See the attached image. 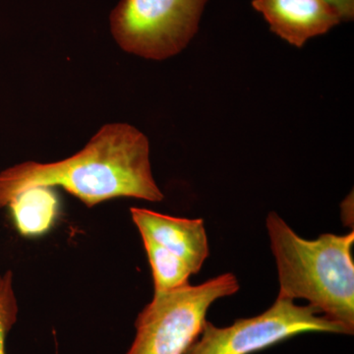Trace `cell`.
<instances>
[{
	"mask_svg": "<svg viewBox=\"0 0 354 354\" xmlns=\"http://www.w3.org/2000/svg\"><path fill=\"white\" fill-rule=\"evenodd\" d=\"M35 186H59L88 208L115 198L160 202L165 197L153 176L149 139L120 122L102 125L71 157L46 164L29 160L0 172V209Z\"/></svg>",
	"mask_w": 354,
	"mask_h": 354,
	"instance_id": "1",
	"label": "cell"
},
{
	"mask_svg": "<svg viewBox=\"0 0 354 354\" xmlns=\"http://www.w3.org/2000/svg\"><path fill=\"white\" fill-rule=\"evenodd\" d=\"M278 267L279 298H302L322 315L354 330V232L306 241L274 212L266 220Z\"/></svg>",
	"mask_w": 354,
	"mask_h": 354,
	"instance_id": "2",
	"label": "cell"
},
{
	"mask_svg": "<svg viewBox=\"0 0 354 354\" xmlns=\"http://www.w3.org/2000/svg\"><path fill=\"white\" fill-rule=\"evenodd\" d=\"M239 290L236 277L225 274L199 286L153 293L135 321L134 341L127 354H184L201 335L216 300Z\"/></svg>",
	"mask_w": 354,
	"mask_h": 354,
	"instance_id": "3",
	"label": "cell"
},
{
	"mask_svg": "<svg viewBox=\"0 0 354 354\" xmlns=\"http://www.w3.org/2000/svg\"><path fill=\"white\" fill-rule=\"evenodd\" d=\"M207 2L120 0L109 17L111 35L125 53L145 59H167L194 38Z\"/></svg>",
	"mask_w": 354,
	"mask_h": 354,
	"instance_id": "4",
	"label": "cell"
},
{
	"mask_svg": "<svg viewBox=\"0 0 354 354\" xmlns=\"http://www.w3.org/2000/svg\"><path fill=\"white\" fill-rule=\"evenodd\" d=\"M346 334L339 324L322 315L311 305L277 298L267 311L252 318L239 319L218 328L206 321L201 335L184 354H252L304 333Z\"/></svg>",
	"mask_w": 354,
	"mask_h": 354,
	"instance_id": "5",
	"label": "cell"
},
{
	"mask_svg": "<svg viewBox=\"0 0 354 354\" xmlns=\"http://www.w3.org/2000/svg\"><path fill=\"white\" fill-rule=\"evenodd\" d=\"M252 7L274 34L297 48L342 22L325 0H253Z\"/></svg>",
	"mask_w": 354,
	"mask_h": 354,
	"instance_id": "6",
	"label": "cell"
},
{
	"mask_svg": "<svg viewBox=\"0 0 354 354\" xmlns=\"http://www.w3.org/2000/svg\"><path fill=\"white\" fill-rule=\"evenodd\" d=\"M130 213L142 236L178 256L192 274L199 272L209 254L204 221L174 218L148 209L131 208Z\"/></svg>",
	"mask_w": 354,
	"mask_h": 354,
	"instance_id": "7",
	"label": "cell"
},
{
	"mask_svg": "<svg viewBox=\"0 0 354 354\" xmlns=\"http://www.w3.org/2000/svg\"><path fill=\"white\" fill-rule=\"evenodd\" d=\"M6 208L14 225L24 236H38L48 232L57 218L58 199L53 187L35 186L21 191Z\"/></svg>",
	"mask_w": 354,
	"mask_h": 354,
	"instance_id": "8",
	"label": "cell"
},
{
	"mask_svg": "<svg viewBox=\"0 0 354 354\" xmlns=\"http://www.w3.org/2000/svg\"><path fill=\"white\" fill-rule=\"evenodd\" d=\"M142 239L152 268L155 293L169 292L189 285L188 279L192 272L183 259L148 237L142 236Z\"/></svg>",
	"mask_w": 354,
	"mask_h": 354,
	"instance_id": "9",
	"label": "cell"
},
{
	"mask_svg": "<svg viewBox=\"0 0 354 354\" xmlns=\"http://www.w3.org/2000/svg\"><path fill=\"white\" fill-rule=\"evenodd\" d=\"M18 301L13 288L12 272L2 274L0 286V354L6 353V339L17 322Z\"/></svg>",
	"mask_w": 354,
	"mask_h": 354,
	"instance_id": "10",
	"label": "cell"
},
{
	"mask_svg": "<svg viewBox=\"0 0 354 354\" xmlns=\"http://www.w3.org/2000/svg\"><path fill=\"white\" fill-rule=\"evenodd\" d=\"M337 13L342 21H353L354 18V0H325Z\"/></svg>",
	"mask_w": 354,
	"mask_h": 354,
	"instance_id": "11",
	"label": "cell"
},
{
	"mask_svg": "<svg viewBox=\"0 0 354 354\" xmlns=\"http://www.w3.org/2000/svg\"><path fill=\"white\" fill-rule=\"evenodd\" d=\"M1 283H2V276H1V274H0V286H1Z\"/></svg>",
	"mask_w": 354,
	"mask_h": 354,
	"instance_id": "12",
	"label": "cell"
}]
</instances>
